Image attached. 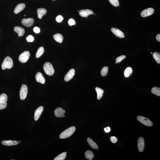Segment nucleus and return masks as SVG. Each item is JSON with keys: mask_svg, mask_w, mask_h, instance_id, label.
<instances>
[{"mask_svg": "<svg viewBox=\"0 0 160 160\" xmlns=\"http://www.w3.org/2000/svg\"><path fill=\"white\" fill-rule=\"evenodd\" d=\"M137 146L139 152H142L144 151L145 147V142L143 138L140 137L139 138L138 141Z\"/></svg>", "mask_w": 160, "mask_h": 160, "instance_id": "13", "label": "nucleus"}, {"mask_svg": "<svg viewBox=\"0 0 160 160\" xmlns=\"http://www.w3.org/2000/svg\"><path fill=\"white\" fill-rule=\"evenodd\" d=\"M44 49L43 47H41L39 48L37 51L36 55V58H38L44 53Z\"/></svg>", "mask_w": 160, "mask_h": 160, "instance_id": "26", "label": "nucleus"}, {"mask_svg": "<svg viewBox=\"0 0 160 160\" xmlns=\"http://www.w3.org/2000/svg\"><path fill=\"white\" fill-rule=\"evenodd\" d=\"M133 70L130 67H128L125 70L124 72V75L126 77H128L132 74Z\"/></svg>", "mask_w": 160, "mask_h": 160, "instance_id": "25", "label": "nucleus"}, {"mask_svg": "<svg viewBox=\"0 0 160 160\" xmlns=\"http://www.w3.org/2000/svg\"><path fill=\"white\" fill-rule=\"evenodd\" d=\"M33 31L35 33L38 34L40 32V29L38 27H35L34 28Z\"/></svg>", "mask_w": 160, "mask_h": 160, "instance_id": "37", "label": "nucleus"}, {"mask_svg": "<svg viewBox=\"0 0 160 160\" xmlns=\"http://www.w3.org/2000/svg\"><path fill=\"white\" fill-rule=\"evenodd\" d=\"M110 140L113 143H115L117 141V138L115 137L111 136L110 139Z\"/></svg>", "mask_w": 160, "mask_h": 160, "instance_id": "36", "label": "nucleus"}, {"mask_svg": "<svg viewBox=\"0 0 160 160\" xmlns=\"http://www.w3.org/2000/svg\"><path fill=\"white\" fill-rule=\"evenodd\" d=\"M21 142V141H19V142Z\"/></svg>", "mask_w": 160, "mask_h": 160, "instance_id": "42", "label": "nucleus"}, {"mask_svg": "<svg viewBox=\"0 0 160 160\" xmlns=\"http://www.w3.org/2000/svg\"><path fill=\"white\" fill-rule=\"evenodd\" d=\"M112 5L115 7L118 6L119 2L118 0H108Z\"/></svg>", "mask_w": 160, "mask_h": 160, "instance_id": "31", "label": "nucleus"}, {"mask_svg": "<svg viewBox=\"0 0 160 160\" xmlns=\"http://www.w3.org/2000/svg\"><path fill=\"white\" fill-rule=\"evenodd\" d=\"M44 108L42 106H40L35 110L34 114V119L35 121H37L39 118L42 113L43 112Z\"/></svg>", "mask_w": 160, "mask_h": 160, "instance_id": "15", "label": "nucleus"}, {"mask_svg": "<svg viewBox=\"0 0 160 160\" xmlns=\"http://www.w3.org/2000/svg\"><path fill=\"white\" fill-rule=\"evenodd\" d=\"M26 40L28 42H32L34 41L35 39L32 35H29L26 38Z\"/></svg>", "mask_w": 160, "mask_h": 160, "instance_id": "33", "label": "nucleus"}, {"mask_svg": "<svg viewBox=\"0 0 160 160\" xmlns=\"http://www.w3.org/2000/svg\"><path fill=\"white\" fill-rule=\"evenodd\" d=\"M108 72V67L105 66L103 68L101 71V74L102 76H105L107 74Z\"/></svg>", "mask_w": 160, "mask_h": 160, "instance_id": "30", "label": "nucleus"}, {"mask_svg": "<svg viewBox=\"0 0 160 160\" xmlns=\"http://www.w3.org/2000/svg\"><path fill=\"white\" fill-rule=\"evenodd\" d=\"M13 66V61L12 59L9 56H7L4 59L2 64L1 68L3 70L6 69H10Z\"/></svg>", "mask_w": 160, "mask_h": 160, "instance_id": "2", "label": "nucleus"}, {"mask_svg": "<svg viewBox=\"0 0 160 160\" xmlns=\"http://www.w3.org/2000/svg\"><path fill=\"white\" fill-rule=\"evenodd\" d=\"M1 144L3 145L7 146H12L17 145L19 142L16 141L4 140L1 141Z\"/></svg>", "mask_w": 160, "mask_h": 160, "instance_id": "19", "label": "nucleus"}, {"mask_svg": "<svg viewBox=\"0 0 160 160\" xmlns=\"http://www.w3.org/2000/svg\"><path fill=\"white\" fill-rule=\"evenodd\" d=\"M75 74V69H74L70 70L65 76L64 80L66 82L69 81L72 79Z\"/></svg>", "mask_w": 160, "mask_h": 160, "instance_id": "11", "label": "nucleus"}, {"mask_svg": "<svg viewBox=\"0 0 160 160\" xmlns=\"http://www.w3.org/2000/svg\"><path fill=\"white\" fill-rule=\"evenodd\" d=\"M66 112L61 107H58L56 108L54 111L55 115L56 117H64V113Z\"/></svg>", "mask_w": 160, "mask_h": 160, "instance_id": "12", "label": "nucleus"}, {"mask_svg": "<svg viewBox=\"0 0 160 160\" xmlns=\"http://www.w3.org/2000/svg\"><path fill=\"white\" fill-rule=\"evenodd\" d=\"M154 12V10L152 8H149L143 10L141 12V15L142 17H146L153 14Z\"/></svg>", "mask_w": 160, "mask_h": 160, "instance_id": "8", "label": "nucleus"}, {"mask_svg": "<svg viewBox=\"0 0 160 160\" xmlns=\"http://www.w3.org/2000/svg\"><path fill=\"white\" fill-rule=\"evenodd\" d=\"M38 18L40 19L42 18L43 15L46 13L47 11L46 9L44 8H39L37 10Z\"/></svg>", "mask_w": 160, "mask_h": 160, "instance_id": "20", "label": "nucleus"}, {"mask_svg": "<svg viewBox=\"0 0 160 160\" xmlns=\"http://www.w3.org/2000/svg\"></svg>", "mask_w": 160, "mask_h": 160, "instance_id": "47", "label": "nucleus"}, {"mask_svg": "<svg viewBox=\"0 0 160 160\" xmlns=\"http://www.w3.org/2000/svg\"><path fill=\"white\" fill-rule=\"evenodd\" d=\"M34 19L33 18H24L22 20V24L23 25L26 27H30L34 24Z\"/></svg>", "mask_w": 160, "mask_h": 160, "instance_id": "9", "label": "nucleus"}, {"mask_svg": "<svg viewBox=\"0 0 160 160\" xmlns=\"http://www.w3.org/2000/svg\"><path fill=\"white\" fill-rule=\"evenodd\" d=\"M24 16H26V15H24Z\"/></svg>", "mask_w": 160, "mask_h": 160, "instance_id": "41", "label": "nucleus"}, {"mask_svg": "<svg viewBox=\"0 0 160 160\" xmlns=\"http://www.w3.org/2000/svg\"><path fill=\"white\" fill-rule=\"evenodd\" d=\"M25 7V4L24 3H20L18 4L14 10V13L15 14L19 13L24 10Z\"/></svg>", "mask_w": 160, "mask_h": 160, "instance_id": "18", "label": "nucleus"}, {"mask_svg": "<svg viewBox=\"0 0 160 160\" xmlns=\"http://www.w3.org/2000/svg\"><path fill=\"white\" fill-rule=\"evenodd\" d=\"M95 90L97 94V99L98 100H100L103 96L104 90L98 87L96 88Z\"/></svg>", "mask_w": 160, "mask_h": 160, "instance_id": "23", "label": "nucleus"}, {"mask_svg": "<svg viewBox=\"0 0 160 160\" xmlns=\"http://www.w3.org/2000/svg\"><path fill=\"white\" fill-rule=\"evenodd\" d=\"M53 38L58 43H61L63 40V35L60 34H56L53 36Z\"/></svg>", "mask_w": 160, "mask_h": 160, "instance_id": "21", "label": "nucleus"}, {"mask_svg": "<svg viewBox=\"0 0 160 160\" xmlns=\"http://www.w3.org/2000/svg\"><path fill=\"white\" fill-rule=\"evenodd\" d=\"M14 30L17 33L18 36L21 37L24 35L25 31L23 28L20 26H16L14 28Z\"/></svg>", "mask_w": 160, "mask_h": 160, "instance_id": "17", "label": "nucleus"}, {"mask_svg": "<svg viewBox=\"0 0 160 160\" xmlns=\"http://www.w3.org/2000/svg\"><path fill=\"white\" fill-rule=\"evenodd\" d=\"M126 56L125 55H122L117 57L116 59V61L117 63H120L122 60L125 59Z\"/></svg>", "mask_w": 160, "mask_h": 160, "instance_id": "32", "label": "nucleus"}, {"mask_svg": "<svg viewBox=\"0 0 160 160\" xmlns=\"http://www.w3.org/2000/svg\"><path fill=\"white\" fill-rule=\"evenodd\" d=\"M76 128L75 127H70L61 133L59 137L61 139L69 138L73 134Z\"/></svg>", "mask_w": 160, "mask_h": 160, "instance_id": "1", "label": "nucleus"}, {"mask_svg": "<svg viewBox=\"0 0 160 160\" xmlns=\"http://www.w3.org/2000/svg\"><path fill=\"white\" fill-rule=\"evenodd\" d=\"M28 93V87L26 85H24L21 86L20 91V98L24 100L26 98Z\"/></svg>", "mask_w": 160, "mask_h": 160, "instance_id": "7", "label": "nucleus"}, {"mask_svg": "<svg viewBox=\"0 0 160 160\" xmlns=\"http://www.w3.org/2000/svg\"><path fill=\"white\" fill-rule=\"evenodd\" d=\"M154 58L156 60L157 62L158 63H160V54L159 53L155 52L153 54Z\"/></svg>", "mask_w": 160, "mask_h": 160, "instance_id": "29", "label": "nucleus"}, {"mask_svg": "<svg viewBox=\"0 0 160 160\" xmlns=\"http://www.w3.org/2000/svg\"><path fill=\"white\" fill-rule=\"evenodd\" d=\"M116 63V62H115V63H116H116Z\"/></svg>", "mask_w": 160, "mask_h": 160, "instance_id": "44", "label": "nucleus"}, {"mask_svg": "<svg viewBox=\"0 0 160 160\" xmlns=\"http://www.w3.org/2000/svg\"><path fill=\"white\" fill-rule=\"evenodd\" d=\"M104 130H105L106 133H109L110 131H111V128H110V127H107L106 128H104Z\"/></svg>", "mask_w": 160, "mask_h": 160, "instance_id": "38", "label": "nucleus"}, {"mask_svg": "<svg viewBox=\"0 0 160 160\" xmlns=\"http://www.w3.org/2000/svg\"><path fill=\"white\" fill-rule=\"evenodd\" d=\"M85 157L88 160H92L94 157V155L93 152L91 150H88L85 153Z\"/></svg>", "mask_w": 160, "mask_h": 160, "instance_id": "24", "label": "nucleus"}, {"mask_svg": "<svg viewBox=\"0 0 160 160\" xmlns=\"http://www.w3.org/2000/svg\"><path fill=\"white\" fill-rule=\"evenodd\" d=\"M156 40L157 41L160 42V34H158L157 35L156 37Z\"/></svg>", "mask_w": 160, "mask_h": 160, "instance_id": "39", "label": "nucleus"}, {"mask_svg": "<svg viewBox=\"0 0 160 160\" xmlns=\"http://www.w3.org/2000/svg\"><path fill=\"white\" fill-rule=\"evenodd\" d=\"M43 69L46 73L49 76H52L55 71L52 64L49 62L45 63L43 66Z\"/></svg>", "mask_w": 160, "mask_h": 160, "instance_id": "3", "label": "nucleus"}, {"mask_svg": "<svg viewBox=\"0 0 160 160\" xmlns=\"http://www.w3.org/2000/svg\"><path fill=\"white\" fill-rule=\"evenodd\" d=\"M7 100V96L5 94L0 95V109H4L6 107Z\"/></svg>", "mask_w": 160, "mask_h": 160, "instance_id": "4", "label": "nucleus"}, {"mask_svg": "<svg viewBox=\"0 0 160 160\" xmlns=\"http://www.w3.org/2000/svg\"><path fill=\"white\" fill-rule=\"evenodd\" d=\"M111 32L118 38H123L125 37L123 33L118 29L113 27L111 29Z\"/></svg>", "mask_w": 160, "mask_h": 160, "instance_id": "10", "label": "nucleus"}, {"mask_svg": "<svg viewBox=\"0 0 160 160\" xmlns=\"http://www.w3.org/2000/svg\"><path fill=\"white\" fill-rule=\"evenodd\" d=\"M63 18L61 15H58L56 18V21L58 23L62 22L63 21Z\"/></svg>", "mask_w": 160, "mask_h": 160, "instance_id": "35", "label": "nucleus"}, {"mask_svg": "<svg viewBox=\"0 0 160 160\" xmlns=\"http://www.w3.org/2000/svg\"><path fill=\"white\" fill-rule=\"evenodd\" d=\"M137 119L139 122L144 125L147 126H153V123L151 121L147 118L144 117V116H138L137 117Z\"/></svg>", "mask_w": 160, "mask_h": 160, "instance_id": "6", "label": "nucleus"}, {"mask_svg": "<svg viewBox=\"0 0 160 160\" xmlns=\"http://www.w3.org/2000/svg\"><path fill=\"white\" fill-rule=\"evenodd\" d=\"M151 53V54H152V53Z\"/></svg>", "mask_w": 160, "mask_h": 160, "instance_id": "46", "label": "nucleus"}, {"mask_svg": "<svg viewBox=\"0 0 160 160\" xmlns=\"http://www.w3.org/2000/svg\"><path fill=\"white\" fill-rule=\"evenodd\" d=\"M22 85H24V84H22Z\"/></svg>", "mask_w": 160, "mask_h": 160, "instance_id": "43", "label": "nucleus"}, {"mask_svg": "<svg viewBox=\"0 0 160 160\" xmlns=\"http://www.w3.org/2000/svg\"><path fill=\"white\" fill-rule=\"evenodd\" d=\"M79 13L80 16L83 17H86L90 15L93 14L94 12L92 10L89 9H85V10H82L80 11Z\"/></svg>", "mask_w": 160, "mask_h": 160, "instance_id": "14", "label": "nucleus"}, {"mask_svg": "<svg viewBox=\"0 0 160 160\" xmlns=\"http://www.w3.org/2000/svg\"><path fill=\"white\" fill-rule=\"evenodd\" d=\"M93 14H94V15H95V14L93 13Z\"/></svg>", "mask_w": 160, "mask_h": 160, "instance_id": "40", "label": "nucleus"}, {"mask_svg": "<svg viewBox=\"0 0 160 160\" xmlns=\"http://www.w3.org/2000/svg\"><path fill=\"white\" fill-rule=\"evenodd\" d=\"M87 141L88 144H89L90 146L92 148L96 149V150H98V147L97 144L95 142L93 141L91 138H88L87 139Z\"/></svg>", "mask_w": 160, "mask_h": 160, "instance_id": "22", "label": "nucleus"}, {"mask_svg": "<svg viewBox=\"0 0 160 160\" xmlns=\"http://www.w3.org/2000/svg\"><path fill=\"white\" fill-rule=\"evenodd\" d=\"M30 55V53L29 51H24L19 55V61L22 63L26 62L29 60Z\"/></svg>", "mask_w": 160, "mask_h": 160, "instance_id": "5", "label": "nucleus"}, {"mask_svg": "<svg viewBox=\"0 0 160 160\" xmlns=\"http://www.w3.org/2000/svg\"><path fill=\"white\" fill-rule=\"evenodd\" d=\"M35 79L38 83L44 84L46 82V79L41 72H38L35 75Z\"/></svg>", "mask_w": 160, "mask_h": 160, "instance_id": "16", "label": "nucleus"}, {"mask_svg": "<svg viewBox=\"0 0 160 160\" xmlns=\"http://www.w3.org/2000/svg\"><path fill=\"white\" fill-rule=\"evenodd\" d=\"M68 24L70 26L74 25L76 24V21L73 18H70L68 20Z\"/></svg>", "mask_w": 160, "mask_h": 160, "instance_id": "34", "label": "nucleus"}, {"mask_svg": "<svg viewBox=\"0 0 160 160\" xmlns=\"http://www.w3.org/2000/svg\"><path fill=\"white\" fill-rule=\"evenodd\" d=\"M80 12V11H78V12Z\"/></svg>", "mask_w": 160, "mask_h": 160, "instance_id": "45", "label": "nucleus"}, {"mask_svg": "<svg viewBox=\"0 0 160 160\" xmlns=\"http://www.w3.org/2000/svg\"><path fill=\"white\" fill-rule=\"evenodd\" d=\"M152 92L153 94L158 96H160V88L154 87L152 89Z\"/></svg>", "mask_w": 160, "mask_h": 160, "instance_id": "28", "label": "nucleus"}, {"mask_svg": "<svg viewBox=\"0 0 160 160\" xmlns=\"http://www.w3.org/2000/svg\"><path fill=\"white\" fill-rule=\"evenodd\" d=\"M67 153L66 152H64L60 154L58 156L54 158V160H64L66 157Z\"/></svg>", "mask_w": 160, "mask_h": 160, "instance_id": "27", "label": "nucleus"}]
</instances>
